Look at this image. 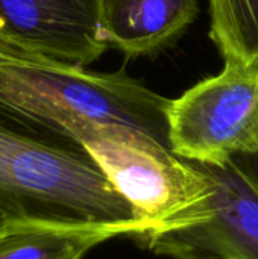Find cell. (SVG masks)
<instances>
[{
    "mask_svg": "<svg viewBox=\"0 0 258 259\" xmlns=\"http://www.w3.org/2000/svg\"><path fill=\"white\" fill-rule=\"evenodd\" d=\"M3 29H5V20L0 17V30H3Z\"/></svg>",
    "mask_w": 258,
    "mask_h": 259,
    "instance_id": "cell-12",
    "label": "cell"
},
{
    "mask_svg": "<svg viewBox=\"0 0 258 259\" xmlns=\"http://www.w3.org/2000/svg\"><path fill=\"white\" fill-rule=\"evenodd\" d=\"M6 36L58 61L87 67L108 49L99 0H0Z\"/></svg>",
    "mask_w": 258,
    "mask_h": 259,
    "instance_id": "cell-6",
    "label": "cell"
},
{
    "mask_svg": "<svg viewBox=\"0 0 258 259\" xmlns=\"http://www.w3.org/2000/svg\"><path fill=\"white\" fill-rule=\"evenodd\" d=\"M0 208L14 220L122 223L143 235L131 205L85 150L2 108Z\"/></svg>",
    "mask_w": 258,
    "mask_h": 259,
    "instance_id": "cell-2",
    "label": "cell"
},
{
    "mask_svg": "<svg viewBox=\"0 0 258 259\" xmlns=\"http://www.w3.org/2000/svg\"><path fill=\"white\" fill-rule=\"evenodd\" d=\"M134 225L73 219L15 220L0 232V259H84L96 246L140 237Z\"/></svg>",
    "mask_w": 258,
    "mask_h": 259,
    "instance_id": "cell-8",
    "label": "cell"
},
{
    "mask_svg": "<svg viewBox=\"0 0 258 259\" xmlns=\"http://www.w3.org/2000/svg\"><path fill=\"white\" fill-rule=\"evenodd\" d=\"M198 12V0H99V32L126 58L151 56L173 44Z\"/></svg>",
    "mask_w": 258,
    "mask_h": 259,
    "instance_id": "cell-7",
    "label": "cell"
},
{
    "mask_svg": "<svg viewBox=\"0 0 258 259\" xmlns=\"http://www.w3.org/2000/svg\"><path fill=\"white\" fill-rule=\"evenodd\" d=\"M243 165L246 167V170L249 171V175L252 176V179L255 181L258 187V153H254V155H246V156H237Z\"/></svg>",
    "mask_w": 258,
    "mask_h": 259,
    "instance_id": "cell-10",
    "label": "cell"
},
{
    "mask_svg": "<svg viewBox=\"0 0 258 259\" xmlns=\"http://www.w3.org/2000/svg\"><path fill=\"white\" fill-rule=\"evenodd\" d=\"M169 103L125 71H88L0 32V108L32 126L65 138L79 123H117L169 146Z\"/></svg>",
    "mask_w": 258,
    "mask_h": 259,
    "instance_id": "cell-1",
    "label": "cell"
},
{
    "mask_svg": "<svg viewBox=\"0 0 258 259\" xmlns=\"http://www.w3.org/2000/svg\"><path fill=\"white\" fill-rule=\"evenodd\" d=\"M12 222H15L14 219H11L2 208H0V232L5 229V228H8Z\"/></svg>",
    "mask_w": 258,
    "mask_h": 259,
    "instance_id": "cell-11",
    "label": "cell"
},
{
    "mask_svg": "<svg viewBox=\"0 0 258 259\" xmlns=\"http://www.w3.org/2000/svg\"><path fill=\"white\" fill-rule=\"evenodd\" d=\"M169 146L204 165L258 153V68L227 64L167 108Z\"/></svg>",
    "mask_w": 258,
    "mask_h": 259,
    "instance_id": "cell-4",
    "label": "cell"
},
{
    "mask_svg": "<svg viewBox=\"0 0 258 259\" xmlns=\"http://www.w3.org/2000/svg\"><path fill=\"white\" fill-rule=\"evenodd\" d=\"M210 38L227 64L258 68V0H208Z\"/></svg>",
    "mask_w": 258,
    "mask_h": 259,
    "instance_id": "cell-9",
    "label": "cell"
},
{
    "mask_svg": "<svg viewBox=\"0 0 258 259\" xmlns=\"http://www.w3.org/2000/svg\"><path fill=\"white\" fill-rule=\"evenodd\" d=\"M65 138L105 173L126 199L148 240L205 223L211 215V184L202 167L179 158L143 131L117 123H79Z\"/></svg>",
    "mask_w": 258,
    "mask_h": 259,
    "instance_id": "cell-3",
    "label": "cell"
},
{
    "mask_svg": "<svg viewBox=\"0 0 258 259\" xmlns=\"http://www.w3.org/2000/svg\"><path fill=\"white\" fill-rule=\"evenodd\" d=\"M211 184V215L141 246L170 259H258V187L239 158L199 164Z\"/></svg>",
    "mask_w": 258,
    "mask_h": 259,
    "instance_id": "cell-5",
    "label": "cell"
}]
</instances>
